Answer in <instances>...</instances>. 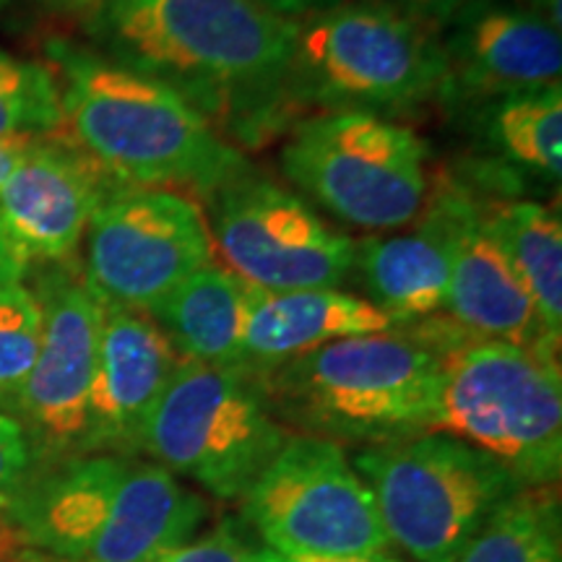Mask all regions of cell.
Listing matches in <instances>:
<instances>
[{
  "instance_id": "cell-1",
  "label": "cell",
  "mask_w": 562,
  "mask_h": 562,
  "mask_svg": "<svg viewBox=\"0 0 562 562\" xmlns=\"http://www.w3.org/2000/svg\"><path fill=\"white\" fill-rule=\"evenodd\" d=\"M91 34L104 58L161 81L211 121L284 100L297 24L258 0H102Z\"/></svg>"
},
{
  "instance_id": "cell-2",
  "label": "cell",
  "mask_w": 562,
  "mask_h": 562,
  "mask_svg": "<svg viewBox=\"0 0 562 562\" xmlns=\"http://www.w3.org/2000/svg\"><path fill=\"white\" fill-rule=\"evenodd\" d=\"M53 53L63 128L123 186H188L211 195L248 170L243 154L178 91L104 55L70 45Z\"/></svg>"
},
{
  "instance_id": "cell-3",
  "label": "cell",
  "mask_w": 562,
  "mask_h": 562,
  "mask_svg": "<svg viewBox=\"0 0 562 562\" xmlns=\"http://www.w3.org/2000/svg\"><path fill=\"white\" fill-rule=\"evenodd\" d=\"M273 417L336 446H385L432 432L442 357L402 328L349 336L258 372Z\"/></svg>"
},
{
  "instance_id": "cell-4",
  "label": "cell",
  "mask_w": 562,
  "mask_h": 562,
  "mask_svg": "<svg viewBox=\"0 0 562 562\" xmlns=\"http://www.w3.org/2000/svg\"><path fill=\"white\" fill-rule=\"evenodd\" d=\"M422 336L442 357L432 432H446L487 453L524 487L558 484L562 472L560 351L474 339L453 323Z\"/></svg>"
},
{
  "instance_id": "cell-5",
  "label": "cell",
  "mask_w": 562,
  "mask_h": 562,
  "mask_svg": "<svg viewBox=\"0 0 562 562\" xmlns=\"http://www.w3.org/2000/svg\"><path fill=\"white\" fill-rule=\"evenodd\" d=\"M442 79L432 24L385 0H341L297 24L284 100L389 117L440 97Z\"/></svg>"
},
{
  "instance_id": "cell-6",
  "label": "cell",
  "mask_w": 562,
  "mask_h": 562,
  "mask_svg": "<svg viewBox=\"0 0 562 562\" xmlns=\"http://www.w3.org/2000/svg\"><path fill=\"white\" fill-rule=\"evenodd\" d=\"M351 467L368 482L391 544L414 562H456L490 516L524 487L508 469L446 432L360 448Z\"/></svg>"
},
{
  "instance_id": "cell-7",
  "label": "cell",
  "mask_w": 562,
  "mask_h": 562,
  "mask_svg": "<svg viewBox=\"0 0 562 562\" xmlns=\"http://www.w3.org/2000/svg\"><path fill=\"white\" fill-rule=\"evenodd\" d=\"M248 370L180 360L154 406L140 453L222 503H240L290 440Z\"/></svg>"
},
{
  "instance_id": "cell-8",
  "label": "cell",
  "mask_w": 562,
  "mask_h": 562,
  "mask_svg": "<svg viewBox=\"0 0 562 562\" xmlns=\"http://www.w3.org/2000/svg\"><path fill=\"white\" fill-rule=\"evenodd\" d=\"M427 144L372 112H318L294 125L281 170L339 222L396 229L425 209Z\"/></svg>"
},
{
  "instance_id": "cell-9",
  "label": "cell",
  "mask_w": 562,
  "mask_h": 562,
  "mask_svg": "<svg viewBox=\"0 0 562 562\" xmlns=\"http://www.w3.org/2000/svg\"><path fill=\"white\" fill-rule=\"evenodd\" d=\"M240 503L243 521L279 558H378L393 547L368 482L331 440L290 435Z\"/></svg>"
},
{
  "instance_id": "cell-10",
  "label": "cell",
  "mask_w": 562,
  "mask_h": 562,
  "mask_svg": "<svg viewBox=\"0 0 562 562\" xmlns=\"http://www.w3.org/2000/svg\"><path fill=\"white\" fill-rule=\"evenodd\" d=\"M214 263L201 209L170 188H117L83 235V281L104 305L151 313L195 271Z\"/></svg>"
},
{
  "instance_id": "cell-11",
  "label": "cell",
  "mask_w": 562,
  "mask_h": 562,
  "mask_svg": "<svg viewBox=\"0 0 562 562\" xmlns=\"http://www.w3.org/2000/svg\"><path fill=\"white\" fill-rule=\"evenodd\" d=\"M209 232L229 271L256 290H336L355 271L349 235L302 195L250 170L211 193Z\"/></svg>"
},
{
  "instance_id": "cell-12",
  "label": "cell",
  "mask_w": 562,
  "mask_h": 562,
  "mask_svg": "<svg viewBox=\"0 0 562 562\" xmlns=\"http://www.w3.org/2000/svg\"><path fill=\"white\" fill-rule=\"evenodd\" d=\"M42 339L13 417L21 422L40 467L81 456L89 391L100 355L102 302L83 277L53 263L34 286Z\"/></svg>"
},
{
  "instance_id": "cell-13",
  "label": "cell",
  "mask_w": 562,
  "mask_h": 562,
  "mask_svg": "<svg viewBox=\"0 0 562 562\" xmlns=\"http://www.w3.org/2000/svg\"><path fill=\"white\" fill-rule=\"evenodd\" d=\"M442 100L463 108L560 83V30L516 0H472L440 26Z\"/></svg>"
},
{
  "instance_id": "cell-14",
  "label": "cell",
  "mask_w": 562,
  "mask_h": 562,
  "mask_svg": "<svg viewBox=\"0 0 562 562\" xmlns=\"http://www.w3.org/2000/svg\"><path fill=\"white\" fill-rule=\"evenodd\" d=\"M117 188L128 186L79 146L34 138L0 182V224L30 263H66L83 243L91 214Z\"/></svg>"
},
{
  "instance_id": "cell-15",
  "label": "cell",
  "mask_w": 562,
  "mask_h": 562,
  "mask_svg": "<svg viewBox=\"0 0 562 562\" xmlns=\"http://www.w3.org/2000/svg\"><path fill=\"white\" fill-rule=\"evenodd\" d=\"M178 364V349L149 313L102 302L100 355L89 391L81 456L136 459L154 406Z\"/></svg>"
},
{
  "instance_id": "cell-16",
  "label": "cell",
  "mask_w": 562,
  "mask_h": 562,
  "mask_svg": "<svg viewBox=\"0 0 562 562\" xmlns=\"http://www.w3.org/2000/svg\"><path fill=\"white\" fill-rule=\"evenodd\" d=\"M442 311L474 339L560 351V341L544 331L529 290L484 222V209L467 193L456 216L451 281Z\"/></svg>"
},
{
  "instance_id": "cell-17",
  "label": "cell",
  "mask_w": 562,
  "mask_h": 562,
  "mask_svg": "<svg viewBox=\"0 0 562 562\" xmlns=\"http://www.w3.org/2000/svg\"><path fill=\"white\" fill-rule=\"evenodd\" d=\"M461 199V191L442 188L414 232L364 237L355 245V271L368 292L364 300L398 328L432 318L446 307Z\"/></svg>"
},
{
  "instance_id": "cell-18",
  "label": "cell",
  "mask_w": 562,
  "mask_h": 562,
  "mask_svg": "<svg viewBox=\"0 0 562 562\" xmlns=\"http://www.w3.org/2000/svg\"><path fill=\"white\" fill-rule=\"evenodd\" d=\"M393 328H398L393 318L357 294L341 290L266 292L252 286L243 370L258 375L323 344Z\"/></svg>"
},
{
  "instance_id": "cell-19",
  "label": "cell",
  "mask_w": 562,
  "mask_h": 562,
  "mask_svg": "<svg viewBox=\"0 0 562 562\" xmlns=\"http://www.w3.org/2000/svg\"><path fill=\"white\" fill-rule=\"evenodd\" d=\"M209 503L154 461L131 459L102 542L83 562H154L191 542Z\"/></svg>"
},
{
  "instance_id": "cell-20",
  "label": "cell",
  "mask_w": 562,
  "mask_h": 562,
  "mask_svg": "<svg viewBox=\"0 0 562 562\" xmlns=\"http://www.w3.org/2000/svg\"><path fill=\"white\" fill-rule=\"evenodd\" d=\"M252 286L229 269L206 266L188 277L149 313L180 360L243 370Z\"/></svg>"
},
{
  "instance_id": "cell-21",
  "label": "cell",
  "mask_w": 562,
  "mask_h": 562,
  "mask_svg": "<svg viewBox=\"0 0 562 562\" xmlns=\"http://www.w3.org/2000/svg\"><path fill=\"white\" fill-rule=\"evenodd\" d=\"M474 128L492 157L516 172L560 186L562 175V87L513 91L474 104Z\"/></svg>"
},
{
  "instance_id": "cell-22",
  "label": "cell",
  "mask_w": 562,
  "mask_h": 562,
  "mask_svg": "<svg viewBox=\"0 0 562 562\" xmlns=\"http://www.w3.org/2000/svg\"><path fill=\"white\" fill-rule=\"evenodd\" d=\"M484 222L524 286L544 331L562 334V224L558 211L537 201H508L484 211Z\"/></svg>"
},
{
  "instance_id": "cell-23",
  "label": "cell",
  "mask_w": 562,
  "mask_h": 562,
  "mask_svg": "<svg viewBox=\"0 0 562 562\" xmlns=\"http://www.w3.org/2000/svg\"><path fill=\"white\" fill-rule=\"evenodd\" d=\"M456 562H562L558 484L510 495Z\"/></svg>"
},
{
  "instance_id": "cell-24",
  "label": "cell",
  "mask_w": 562,
  "mask_h": 562,
  "mask_svg": "<svg viewBox=\"0 0 562 562\" xmlns=\"http://www.w3.org/2000/svg\"><path fill=\"white\" fill-rule=\"evenodd\" d=\"M60 128V89L53 70L0 50V140L45 138Z\"/></svg>"
},
{
  "instance_id": "cell-25",
  "label": "cell",
  "mask_w": 562,
  "mask_h": 562,
  "mask_svg": "<svg viewBox=\"0 0 562 562\" xmlns=\"http://www.w3.org/2000/svg\"><path fill=\"white\" fill-rule=\"evenodd\" d=\"M42 339V307L24 281L0 286V412L13 414Z\"/></svg>"
},
{
  "instance_id": "cell-26",
  "label": "cell",
  "mask_w": 562,
  "mask_h": 562,
  "mask_svg": "<svg viewBox=\"0 0 562 562\" xmlns=\"http://www.w3.org/2000/svg\"><path fill=\"white\" fill-rule=\"evenodd\" d=\"M37 467V456L21 422L13 414L0 412V510Z\"/></svg>"
},
{
  "instance_id": "cell-27",
  "label": "cell",
  "mask_w": 562,
  "mask_h": 562,
  "mask_svg": "<svg viewBox=\"0 0 562 562\" xmlns=\"http://www.w3.org/2000/svg\"><path fill=\"white\" fill-rule=\"evenodd\" d=\"M154 562H258V550L245 542L235 526L222 524Z\"/></svg>"
},
{
  "instance_id": "cell-28",
  "label": "cell",
  "mask_w": 562,
  "mask_h": 562,
  "mask_svg": "<svg viewBox=\"0 0 562 562\" xmlns=\"http://www.w3.org/2000/svg\"><path fill=\"white\" fill-rule=\"evenodd\" d=\"M385 3L396 5V9L412 13V16L427 21L435 30H440L448 19H453L472 0H385Z\"/></svg>"
},
{
  "instance_id": "cell-29",
  "label": "cell",
  "mask_w": 562,
  "mask_h": 562,
  "mask_svg": "<svg viewBox=\"0 0 562 562\" xmlns=\"http://www.w3.org/2000/svg\"><path fill=\"white\" fill-rule=\"evenodd\" d=\"M26 269H30V261H26L24 252L16 248V243L11 240V235L0 224V286L24 281Z\"/></svg>"
},
{
  "instance_id": "cell-30",
  "label": "cell",
  "mask_w": 562,
  "mask_h": 562,
  "mask_svg": "<svg viewBox=\"0 0 562 562\" xmlns=\"http://www.w3.org/2000/svg\"><path fill=\"white\" fill-rule=\"evenodd\" d=\"M258 3H261L263 9H269L271 13H277V16L300 24V21L331 9V5L341 3V0H258Z\"/></svg>"
},
{
  "instance_id": "cell-31",
  "label": "cell",
  "mask_w": 562,
  "mask_h": 562,
  "mask_svg": "<svg viewBox=\"0 0 562 562\" xmlns=\"http://www.w3.org/2000/svg\"><path fill=\"white\" fill-rule=\"evenodd\" d=\"M32 140H0V182L9 178L11 170L19 165V159L24 157L26 146H30Z\"/></svg>"
},
{
  "instance_id": "cell-32",
  "label": "cell",
  "mask_w": 562,
  "mask_h": 562,
  "mask_svg": "<svg viewBox=\"0 0 562 562\" xmlns=\"http://www.w3.org/2000/svg\"><path fill=\"white\" fill-rule=\"evenodd\" d=\"M516 3H521L526 11L537 13L539 19H544L554 30H560V0H516Z\"/></svg>"
},
{
  "instance_id": "cell-33",
  "label": "cell",
  "mask_w": 562,
  "mask_h": 562,
  "mask_svg": "<svg viewBox=\"0 0 562 562\" xmlns=\"http://www.w3.org/2000/svg\"><path fill=\"white\" fill-rule=\"evenodd\" d=\"M258 562H398L393 560L391 554H378V558H351V560H290V558H279L269 550H258Z\"/></svg>"
}]
</instances>
